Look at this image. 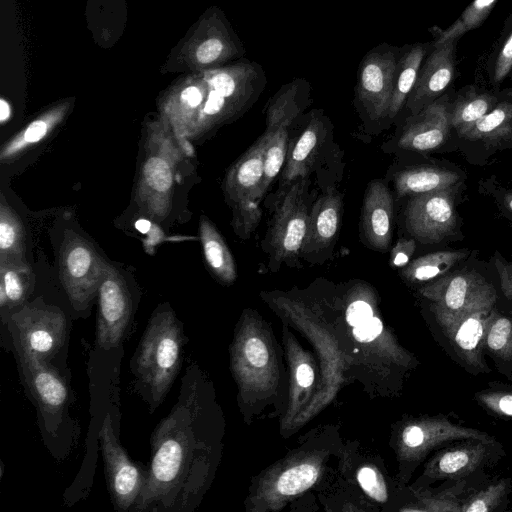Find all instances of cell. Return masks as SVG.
Instances as JSON below:
<instances>
[{"label":"cell","instance_id":"1","mask_svg":"<svg viewBox=\"0 0 512 512\" xmlns=\"http://www.w3.org/2000/svg\"><path fill=\"white\" fill-rule=\"evenodd\" d=\"M200 376L189 365L176 403L151 436L146 484L132 511L190 512L205 487L207 447Z\"/></svg>","mask_w":512,"mask_h":512},{"label":"cell","instance_id":"2","mask_svg":"<svg viewBox=\"0 0 512 512\" xmlns=\"http://www.w3.org/2000/svg\"><path fill=\"white\" fill-rule=\"evenodd\" d=\"M182 324L168 304L152 313L131 360L137 389L150 411L164 401L176 379L184 355Z\"/></svg>","mask_w":512,"mask_h":512},{"label":"cell","instance_id":"3","mask_svg":"<svg viewBox=\"0 0 512 512\" xmlns=\"http://www.w3.org/2000/svg\"><path fill=\"white\" fill-rule=\"evenodd\" d=\"M246 49L223 10L211 6L173 48L162 71L200 73L243 58Z\"/></svg>","mask_w":512,"mask_h":512},{"label":"cell","instance_id":"4","mask_svg":"<svg viewBox=\"0 0 512 512\" xmlns=\"http://www.w3.org/2000/svg\"><path fill=\"white\" fill-rule=\"evenodd\" d=\"M264 132L260 138L230 167L224 180V192L232 208V226L241 238H248L261 219L260 202L264 157L267 145Z\"/></svg>","mask_w":512,"mask_h":512},{"label":"cell","instance_id":"5","mask_svg":"<svg viewBox=\"0 0 512 512\" xmlns=\"http://www.w3.org/2000/svg\"><path fill=\"white\" fill-rule=\"evenodd\" d=\"M279 193V202L264 240L269 264L276 267L298 261L311 211L307 178L294 181Z\"/></svg>","mask_w":512,"mask_h":512},{"label":"cell","instance_id":"6","mask_svg":"<svg viewBox=\"0 0 512 512\" xmlns=\"http://www.w3.org/2000/svg\"><path fill=\"white\" fill-rule=\"evenodd\" d=\"M464 183L409 197L405 208V226L422 244H439L461 239L458 199Z\"/></svg>","mask_w":512,"mask_h":512},{"label":"cell","instance_id":"7","mask_svg":"<svg viewBox=\"0 0 512 512\" xmlns=\"http://www.w3.org/2000/svg\"><path fill=\"white\" fill-rule=\"evenodd\" d=\"M7 323L17 355L49 362L66 339L67 321L64 313L43 302L22 306L10 314Z\"/></svg>","mask_w":512,"mask_h":512},{"label":"cell","instance_id":"8","mask_svg":"<svg viewBox=\"0 0 512 512\" xmlns=\"http://www.w3.org/2000/svg\"><path fill=\"white\" fill-rule=\"evenodd\" d=\"M401 47L382 42L362 58L355 86V104L372 122L388 119Z\"/></svg>","mask_w":512,"mask_h":512},{"label":"cell","instance_id":"9","mask_svg":"<svg viewBox=\"0 0 512 512\" xmlns=\"http://www.w3.org/2000/svg\"><path fill=\"white\" fill-rule=\"evenodd\" d=\"M108 266L86 239L66 234L60 248L59 274L73 307L85 310L94 299Z\"/></svg>","mask_w":512,"mask_h":512},{"label":"cell","instance_id":"10","mask_svg":"<svg viewBox=\"0 0 512 512\" xmlns=\"http://www.w3.org/2000/svg\"><path fill=\"white\" fill-rule=\"evenodd\" d=\"M108 491L118 511L133 510L148 477V467L136 464L118 443L109 414L99 432Z\"/></svg>","mask_w":512,"mask_h":512},{"label":"cell","instance_id":"11","mask_svg":"<svg viewBox=\"0 0 512 512\" xmlns=\"http://www.w3.org/2000/svg\"><path fill=\"white\" fill-rule=\"evenodd\" d=\"M200 73L208 87L225 100L235 118L253 106L267 84L263 67L245 57Z\"/></svg>","mask_w":512,"mask_h":512},{"label":"cell","instance_id":"12","mask_svg":"<svg viewBox=\"0 0 512 512\" xmlns=\"http://www.w3.org/2000/svg\"><path fill=\"white\" fill-rule=\"evenodd\" d=\"M305 108L301 95L291 89L277 91L269 101L265 130L268 141L262 183L264 194L285 164L289 148L288 128Z\"/></svg>","mask_w":512,"mask_h":512},{"label":"cell","instance_id":"13","mask_svg":"<svg viewBox=\"0 0 512 512\" xmlns=\"http://www.w3.org/2000/svg\"><path fill=\"white\" fill-rule=\"evenodd\" d=\"M434 308L457 313L479 306H494L497 294L481 274L472 269H455L422 289Z\"/></svg>","mask_w":512,"mask_h":512},{"label":"cell","instance_id":"14","mask_svg":"<svg viewBox=\"0 0 512 512\" xmlns=\"http://www.w3.org/2000/svg\"><path fill=\"white\" fill-rule=\"evenodd\" d=\"M24 385L31 393L49 433H56L66 410L69 390L65 379L48 361L17 355Z\"/></svg>","mask_w":512,"mask_h":512},{"label":"cell","instance_id":"15","mask_svg":"<svg viewBox=\"0 0 512 512\" xmlns=\"http://www.w3.org/2000/svg\"><path fill=\"white\" fill-rule=\"evenodd\" d=\"M99 315L96 344L109 350L118 346L132 317V298L128 286L113 266H107L99 290Z\"/></svg>","mask_w":512,"mask_h":512},{"label":"cell","instance_id":"16","mask_svg":"<svg viewBox=\"0 0 512 512\" xmlns=\"http://www.w3.org/2000/svg\"><path fill=\"white\" fill-rule=\"evenodd\" d=\"M458 40L450 39L440 44L431 42V48L405 104L410 115L419 113L440 98L453 83L457 72Z\"/></svg>","mask_w":512,"mask_h":512},{"label":"cell","instance_id":"17","mask_svg":"<svg viewBox=\"0 0 512 512\" xmlns=\"http://www.w3.org/2000/svg\"><path fill=\"white\" fill-rule=\"evenodd\" d=\"M150 139L158 149L150 144L152 149L143 162L137 185L136 200L138 205L151 217L163 220L171 210V200L174 186V165L177 158L174 149L160 150L156 140Z\"/></svg>","mask_w":512,"mask_h":512},{"label":"cell","instance_id":"18","mask_svg":"<svg viewBox=\"0 0 512 512\" xmlns=\"http://www.w3.org/2000/svg\"><path fill=\"white\" fill-rule=\"evenodd\" d=\"M493 306H479L457 313L434 308L438 322L457 355L471 368L484 371L485 330Z\"/></svg>","mask_w":512,"mask_h":512},{"label":"cell","instance_id":"19","mask_svg":"<svg viewBox=\"0 0 512 512\" xmlns=\"http://www.w3.org/2000/svg\"><path fill=\"white\" fill-rule=\"evenodd\" d=\"M455 134L464 147H470L464 151L469 160L478 154L488 157L495 152L512 151V89H505L489 113Z\"/></svg>","mask_w":512,"mask_h":512},{"label":"cell","instance_id":"20","mask_svg":"<svg viewBox=\"0 0 512 512\" xmlns=\"http://www.w3.org/2000/svg\"><path fill=\"white\" fill-rule=\"evenodd\" d=\"M447 91L415 115H409L398 138V147L413 152H430L442 147L452 134Z\"/></svg>","mask_w":512,"mask_h":512},{"label":"cell","instance_id":"21","mask_svg":"<svg viewBox=\"0 0 512 512\" xmlns=\"http://www.w3.org/2000/svg\"><path fill=\"white\" fill-rule=\"evenodd\" d=\"M208 90L202 73H189L178 79L160 101L162 121L181 138L190 136Z\"/></svg>","mask_w":512,"mask_h":512},{"label":"cell","instance_id":"22","mask_svg":"<svg viewBox=\"0 0 512 512\" xmlns=\"http://www.w3.org/2000/svg\"><path fill=\"white\" fill-rule=\"evenodd\" d=\"M343 197L329 190L311 206L307 231L301 248L305 259L324 254L334 244L341 224Z\"/></svg>","mask_w":512,"mask_h":512},{"label":"cell","instance_id":"23","mask_svg":"<svg viewBox=\"0 0 512 512\" xmlns=\"http://www.w3.org/2000/svg\"><path fill=\"white\" fill-rule=\"evenodd\" d=\"M393 230V197L387 186L375 180L369 183L363 200L361 233L365 245L386 251Z\"/></svg>","mask_w":512,"mask_h":512},{"label":"cell","instance_id":"24","mask_svg":"<svg viewBox=\"0 0 512 512\" xmlns=\"http://www.w3.org/2000/svg\"><path fill=\"white\" fill-rule=\"evenodd\" d=\"M324 116L318 110L309 114L307 125L291 149L282 169L280 190L294 181L307 178L320 152L325 136Z\"/></svg>","mask_w":512,"mask_h":512},{"label":"cell","instance_id":"25","mask_svg":"<svg viewBox=\"0 0 512 512\" xmlns=\"http://www.w3.org/2000/svg\"><path fill=\"white\" fill-rule=\"evenodd\" d=\"M465 173L453 165L426 164L406 168L395 177L398 197H411L464 183Z\"/></svg>","mask_w":512,"mask_h":512},{"label":"cell","instance_id":"26","mask_svg":"<svg viewBox=\"0 0 512 512\" xmlns=\"http://www.w3.org/2000/svg\"><path fill=\"white\" fill-rule=\"evenodd\" d=\"M404 445L410 450L422 451L430 446L453 440L469 439L492 443L488 434L467 427L456 425L446 418L411 424L402 434Z\"/></svg>","mask_w":512,"mask_h":512},{"label":"cell","instance_id":"27","mask_svg":"<svg viewBox=\"0 0 512 512\" xmlns=\"http://www.w3.org/2000/svg\"><path fill=\"white\" fill-rule=\"evenodd\" d=\"M504 90H487L477 85L462 87L451 97L452 132L463 130L489 113L504 95Z\"/></svg>","mask_w":512,"mask_h":512},{"label":"cell","instance_id":"28","mask_svg":"<svg viewBox=\"0 0 512 512\" xmlns=\"http://www.w3.org/2000/svg\"><path fill=\"white\" fill-rule=\"evenodd\" d=\"M431 48L429 43H414L401 47L388 119L393 120L405 107L415 85L420 67Z\"/></svg>","mask_w":512,"mask_h":512},{"label":"cell","instance_id":"29","mask_svg":"<svg viewBox=\"0 0 512 512\" xmlns=\"http://www.w3.org/2000/svg\"><path fill=\"white\" fill-rule=\"evenodd\" d=\"M71 101L60 102L32 120L20 133L2 146L0 160H11L29 147L39 143L65 118Z\"/></svg>","mask_w":512,"mask_h":512},{"label":"cell","instance_id":"30","mask_svg":"<svg viewBox=\"0 0 512 512\" xmlns=\"http://www.w3.org/2000/svg\"><path fill=\"white\" fill-rule=\"evenodd\" d=\"M489 443L477 441L444 450L431 465L436 478H455L474 471L484 461Z\"/></svg>","mask_w":512,"mask_h":512},{"label":"cell","instance_id":"31","mask_svg":"<svg viewBox=\"0 0 512 512\" xmlns=\"http://www.w3.org/2000/svg\"><path fill=\"white\" fill-rule=\"evenodd\" d=\"M471 250H442L420 256L402 269V275L412 282L434 281L466 261Z\"/></svg>","mask_w":512,"mask_h":512},{"label":"cell","instance_id":"32","mask_svg":"<svg viewBox=\"0 0 512 512\" xmlns=\"http://www.w3.org/2000/svg\"><path fill=\"white\" fill-rule=\"evenodd\" d=\"M199 233L204 257L211 271L221 281L232 282L236 278V265L222 235L206 217L200 220Z\"/></svg>","mask_w":512,"mask_h":512},{"label":"cell","instance_id":"33","mask_svg":"<svg viewBox=\"0 0 512 512\" xmlns=\"http://www.w3.org/2000/svg\"><path fill=\"white\" fill-rule=\"evenodd\" d=\"M33 287V274L26 262H0V307L2 315L24 303Z\"/></svg>","mask_w":512,"mask_h":512},{"label":"cell","instance_id":"34","mask_svg":"<svg viewBox=\"0 0 512 512\" xmlns=\"http://www.w3.org/2000/svg\"><path fill=\"white\" fill-rule=\"evenodd\" d=\"M492 89H498L512 70V12L504 21L503 28L491 46L485 61L479 64Z\"/></svg>","mask_w":512,"mask_h":512},{"label":"cell","instance_id":"35","mask_svg":"<svg viewBox=\"0 0 512 512\" xmlns=\"http://www.w3.org/2000/svg\"><path fill=\"white\" fill-rule=\"evenodd\" d=\"M0 262H26L22 221L3 199L0 202Z\"/></svg>","mask_w":512,"mask_h":512},{"label":"cell","instance_id":"36","mask_svg":"<svg viewBox=\"0 0 512 512\" xmlns=\"http://www.w3.org/2000/svg\"><path fill=\"white\" fill-rule=\"evenodd\" d=\"M498 1L473 0L448 28L437 31L432 28L434 35L432 43L440 44L450 39H460L467 32L480 27Z\"/></svg>","mask_w":512,"mask_h":512},{"label":"cell","instance_id":"37","mask_svg":"<svg viewBox=\"0 0 512 512\" xmlns=\"http://www.w3.org/2000/svg\"><path fill=\"white\" fill-rule=\"evenodd\" d=\"M125 4V0H88L87 3V20L90 24L89 28L94 34V38L100 45L104 42H110L113 39V33H117L116 26L113 22L114 18L118 21L121 19V7Z\"/></svg>","mask_w":512,"mask_h":512},{"label":"cell","instance_id":"38","mask_svg":"<svg viewBox=\"0 0 512 512\" xmlns=\"http://www.w3.org/2000/svg\"><path fill=\"white\" fill-rule=\"evenodd\" d=\"M484 345L496 357L512 361V319L492 309L486 325Z\"/></svg>","mask_w":512,"mask_h":512},{"label":"cell","instance_id":"39","mask_svg":"<svg viewBox=\"0 0 512 512\" xmlns=\"http://www.w3.org/2000/svg\"><path fill=\"white\" fill-rule=\"evenodd\" d=\"M317 469L310 464H302L285 471L277 482V489L283 495L298 494L314 484Z\"/></svg>","mask_w":512,"mask_h":512},{"label":"cell","instance_id":"40","mask_svg":"<svg viewBox=\"0 0 512 512\" xmlns=\"http://www.w3.org/2000/svg\"><path fill=\"white\" fill-rule=\"evenodd\" d=\"M509 482L506 479L488 486L472 495L463 504L461 512H488L494 510L507 494Z\"/></svg>","mask_w":512,"mask_h":512},{"label":"cell","instance_id":"41","mask_svg":"<svg viewBox=\"0 0 512 512\" xmlns=\"http://www.w3.org/2000/svg\"><path fill=\"white\" fill-rule=\"evenodd\" d=\"M479 192L492 199L500 214L512 226V188L502 185L495 176H491L479 182Z\"/></svg>","mask_w":512,"mask_h":512},{"label":"cell","instance_id":"42","mask_svg":"<svg viewBox=\"0 0 512 512\" xmlns=\"http://www.w3.org/2000/svg\"><path fill=\"white\" fill-rule=\"evenodd\" d=\"M465 488V482L460 481L455 486L444 490L427 501L428 510L444 512H461L459 496Z\"/></svg>","mask_w":512,"mask_h":512},{"label":"cell","instance_id":"43","mask_svg":"<svg viewBox=\"0 0 512 512\" xmlns=\"http://www.w3.org/2000/svg\"><path fill=\"white\" fill-rule=\"evenodd\" d=\"M477 399L493 413L512 417V391L482 392L477 395Z\"/></svg>","mask_w":512,"mask_h":512},{"label":"cell","instance_id":"44","mask_svg":"<svg viewBox=\"0 0 512 512\" xmlns=\"http://www.w3.org/2000/svg\"><path fill=\"white\" fill-rule=\"evenodd\" d=\"M358 481L362 489L377 501H385L387 498L386 488L377 473L369 468L363 467L358 472Z\"/></svg>","mask_w":512,"mask_h":512},{"label":"cell","instance_id":"45","mask_svg":"<svg viewBox=\"0 0 512 512\" xmlns=\"http://www.w3.org/2000/svg\"><path fill=\"white\" fill-rule=\"evenodd\" d=\"M491 262L498 274L501 290L512 304V262L497 250L493 253Z\"/></svg>","mask_w":512,"mask_h":512},{"label":"cell","instance_id":"46","mask_svg":"<svg viewBox=\"0 0 512 512\" xmlns=\"http://www.w3.org/2000/svg\"><path fill=\"white\" fill-rule=\"evenodd\" d=\"M416 250V240L414 238H400L391 249L390 264L394 268H403L410 261Z\"/></svg>","mask_w":512,"mask_h":512},{"label":"cell","instance_id":"47","mask_svg":"<svg viewBox=\"0 0 512 512\" xmlns=\"http://www.w3.org/2000/svg\"><path fill=\"white\" fill-rule=\"evenodd\" d=\"M245 355L255 367H262L269 359L268 350L263 341L257 337L250 338L245 344Z\"/></svg>","mask_w":512,"mask_h":512},{"label":"cell","instance_id":"48","mask_svg":"<svg viewBox=\"0 0 512 512\" xmlns=\"http://www.w3.org/2000/svg\"><path fill=\"white\" fill-rule=\"evenodd\" d=\"M382 332V323L376 317H371L365 322L355 326L354 337L361 342L374 340Z\"/></svg>","mask_w":512,"mask_h":512},{"label":"cell","instance_id":"49","mask_svg":"<svg viewBox=\"0 0 512 512\" xmlns=\"http://www.w3.org/2000/svg\"><path fill=\"white\" fill-rule=\"evenodd\" d=\"M373 317L369 304L364 301H355L347 309V321L351 326H357Z\"/></svg>","mask_w":512,"mask_h":512},{"label":"cell","instance_id":"50","mask_svg":"<svg viewBox=\"0 0 512 512\" xmlns=\"http://www.w3.org/2000/svg\"><path fill=\"white\" fill-rule=\"evenodd\" d=\"M297 382L302 387H308L313 383L314 372L308 364H301L296 372Z\"/></svg>","mask_w":512,"mask_h":512},{"label":"cell","instance_id":"51","mask_svg":"<svg viewBox=\"0 0 512 512\" xmlns=\"http://www.w3.org/2000/svg\"><path fill=\"white\" fill-rule=\"evenodd\" d=\"M11 114V107L9 102L1 98L0 99V122L1 124H4L9 118Z\"/></svg>","mask_w":512,"mask_h":512},{"label":"cell","instance_id":"52","mask_svg":"<svg viewBox=\"0 0 512 512\" xmlns=\"http://www.w3.org/2000/svg\"><path fill=\"white\" fill-rule=\"evenodd\" d=\"M135 227L142 234H147L151 231L153 224L147 219H139L136 221Z\"/></svg>","mask_w":512,"mask_h":512},{"label":"cell","instance_id":"53","mask_svg":"<svg viewBox=\"0 0 512 512\" xmlns=\"http://www.w3.org/2000/svg\"><path fill=\"white\" fill-rule=\"evenodd\" d=\"M510 73H511V78H512V70H511V72H510Z\"/></svg>","mask_w":512,"mask_h":512}]
</instances>
